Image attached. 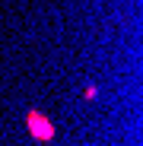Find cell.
<instances>
[{"instance_id": "1", "label": "cell", "mask_w": 143, "mask_h": 146, "mask_svg": "<svg viewBox=\"0 0 143 146\" xmlns=\"http://www.w3.org/2000/svg\"><path fill=\"white\" fill-rule=\"evenodd\" d=\"M26 124H29V133H32L35 140H41V143L54 140V124H51V121H48L45 114H38V111H29Z\"/></svg>"}]
</instances>
